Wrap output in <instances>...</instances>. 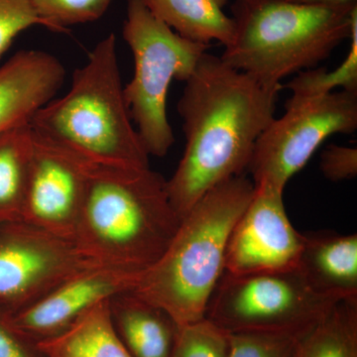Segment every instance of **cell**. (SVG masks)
I'll return each mask as SVG.
<instances>
[{"label": "cell", "mask_w": 357, "mask_h": 357, "mask_svg": "<svg viewBox=\"0 0 357 357\" xmlns=\"http://www.w3.org/2000/svg\"><path fill=\"white\" fill-rule=\"evenodd\" d=\"M185 83L177 107L184 154L167 181L181 218L213 188L248 170L256 141L275 117L281 89L268 88L208 52Z\"/></svg>", "instance_id": "6da1fadb"}, {"label": "cell", "mask_w": 357, "mask_h": 357, "mask_svg": "<svg viewBox=\"0 0 357 357\" xmlns=\"http://www.w3.org/2000/svg\"><path fill=\"white\" fill-rule=\"evenodd\" d=\"M181 220L167 181L150 167L91 163L74 243L98 264L143 273L165 252Z\"/></svg>", "instance_id": "7a4b0ae2"}, {"label": "cell", "mask_w": 357, "mask_h": 357, "mask_svg": "<svg viewBox=\"0 0 357 357\" xmlns=\"http://www.w3.org/2000/svg\"><path fill=\"white\" fill-rule=\"evenodd\" d=\"M255 183L237 176L213 188L182 218L172 241L130 292L168 312L180 326L204 319L225 273L229 234L252 198Z\"/></svg>", "instance_id": "3957f363"}, {"label": "cell", "mask_w": 357, "mask_h": 357, "mask_svg": "<svg viewBox=\"0 0 357 357\" xmlns=\"http://www.w3.org/2000/svg\"><path fill=\"white\" fill-rule=\"evenodd\" d=\"M123 88L112 33L74 73L68 93L33 115V131L93 164L148 168L149 154L133 126Z\"/></svg>", "instance_id": "277c9868"}, {"label": "cell", "mask_w": 357, "mask_h": 357, "mask_svg": "<svg viewBox=\"0 0 357 357\" xmlns=\"http://www.w3.org/2000/svg\"><path fill=\"white\" fill-rule=\"evenodd\" d=\"M234 34L220 58L268 88L317 67L351 36L357 3L309 6L286 0H236Z\"/></svg>", "instance_id": "5b68a950"}, {"label": "cell", "mask_w": 357, "mask_h": 357, "mask_svg": "<svg viewBox=\"0 0 357 357\" xmlns=\"http://www.w3.org/2000/svg\"><path fill=\"white\" fill-rule=\"evenodd\" d=\"M122 34L134 58V75L123 88L131 119L149 156H166L175 142L167 115V96L174 79L187 82L210 45L173 31L143 0H128Z\"/></svg>", "instance_id": "8992f818"}, {"label": "cell", "mask_w": 357, "mask_h": 357, "mask_svg": "<svg viewBox=\"0 0 357 357\" xmlns=\"http://www.w3.org/2000/svg\"><path fill=\"white\" fill-rule=\"evenodd\" d=\"M340 300L314 291L297 268L289 271L222 274L204 319L223 332L301 335Z\"/></svg>", "instance_id": "52a82bcc"}, {"label": "cell", "mask_w": 357, "mask_h": 357, "mask_svg": "<svg viewBox=\"0 0 357 357\" xmlns=\"http://www.w3.org/2000/svg\"><path fill=\"white\" fill-rule=\"evenodd\" d=\"M285 114L272 119L259 136L248 170L255 185L279 189L304 168L324 141L357 128V91H333L316 98L291 96Z\"/></svg>", "instance_id": "ba28073f"}, {"label": "cell", "mask_w": 357, "mask_h": 357, "mask_svg": "<svg viewBox=\"0 0 357 357\" xmlns=\"http://www.w3.org/2000/svg\"><path fill=\"white\" fill-rule=\"evenodd\" d=\"M96 265L73 241L26 222H0V311L13 316Z\"/></svg>", "instance_id": "9c48e42d"}, {"label": "cell", "mask_w": 357, "mask_h": 357, "mask_svg": "<svg viewBox=\"0 0 357 357\" xmlns=\"http://www.w3.org/2000/svg\"><path fill=\"white\" fill-rule=\"evenodd\" d=\"M283 192L268 183L255 185L252 198L230 232L225 272L273 273L297 268L304 234L289 220Z\"/></svg>", "instance_id": "30bf717a"}, {"label": "cell", "mask_w": 357, "mask_h": 357, "mask_svg": "<svg viewBox=\"0 0 357 357\" xmlns=\"http://www.w3.org/2000/svg\"><path fill=\"white\" fill-rule=\"evenodd\" d=\"M91 164L33 131L23 222L74 243Z\"/></svg>", "instance_id": "8fae6325"}, {"label": "cell", "mask_w": 357, "mask_h": 357, "mask_svg": "<svg viewBox=\"0 0 357 357\" xmlns=\"http://www.w3.org/2000/svg\"><path fill=\"white\" fill-rule=\"evenodd\" d=\"M140 275L124 268L96 265L67 279L11 319L37 342L48 340L103 301L132 290Z\"/></svg>", "instance_id": "7c38bea8"}, {"label": "cell", "mask_w": 357, "mask_h": 357, "mask_svg": "<svg viewBox=\"0 0 357 357\" xmlns=\"http://www.w3.org/2000/svg\"><path fill=\"white\" fill-rule=\"evenodd\" d=\"M65 76L62 63L43 51L18 52L0 66V134L31 121L55 98Z\"/></svg>", "instance_id": "4fadbf2b"}, {"label": "cell", "mask_w": 357, "mask_h": 357, "mask_svg": "<svg viewBox=\"0 0 357 357\" xmlns=\"http://www.w3.org/2000/svg\"><path fill=\"white\" fill-rule=\"evenodd\" d=\"M298 271L317 292L335 300L357 298V236L304 234Z\"/></svg>", "instance_id": "5bb4252c"}, {"label": "cell", "mask_w": 357, "mask_h": 357, "mask_svg": "<svg viewBox=\"0 0 357 357\" xmlns=\"http://www.w3.org/2000/svg\"><path fill=\"white\" fill-rule=\"evenodd\" d=\"M117 335L132 357H172L181 326L163 309L124 292L109 300Z\"/></svg>", "instance_id": "9a60e30c"}, {"label": "cell", "mask_w": 357, "mask_h": 357, "mask_svg": "<svg viewBox=\"0 0 357 357\" xmlns=\"http://www.w3.org/2000/svg\"><path fill=\"white\" fill-rule=\"evenodd\" d=\"M38 345L47 357H132L115 330L109 300L91 307L64 332Z\"/></svg>", "instance_id": "2e32d148"}, {"label": "cell", "mask_w": 357, "mask_h": 357, "mask_svg": "<svg viewBox=\"0 0 357 357\" xmlns=\"http://www.w3.org/2000/svg\"><path fill=\"white\" fill-rule=\"evenodd\" d=\"M148 9L183 38L227 46L234 34V21L225 13L229 0H143Z\"/></svg>", "instance_id": "e0dca14e"}, {"label": "cell", "mask_w": 357, "mask_h": 357, "mask_svg": "<svg viewBox=\"0 0 357 357\" xmlns=\"http://www.w3.org/2000/svg\"><path fill=\"white\" fill-rule=\"evenodd\" d=\"M32 139L30 122L0 134V222H23Z\"/></svg>", "instance_id": "ac0fdd59"}, {"label": "cell", "mask_w": 357, "mask_h": 357, "mask_svg": "<svg viewBox=\"0 0 357 357\" xmlns=\"http://www.w3.org/2000/svg\"><path fill=\"white\" fill-rule=\"evenodd\" d=\"M294 357H357V298L338 301L301 335Z\"/></svg>", "instance_id": "d6986e66"}, {"label": "cell", "mask_w": 357, "mask_h": 357, "mask_svg": "<svg viewBox=\"0 0 357 357\" xmlns=\"http://www.w3.org/2000/svg\"><path fill=\"white\" fill-rule=\"evenodd\" d=\"M351 47L344 62L335 70L319 68L303 70L286 88L292 91L293 98H307L326 96L337 88L344 91H357V16L352 22Z\"/></svg>", "instance_id": "ffe728a7"}, {"label": "cell", "mask_w": 357, "mask_h": 357, "mask_svg": "<svg viewBox=\"0 0 357 357\" xmlns=\"http://www.w3.org/2000/svg\"><path fill=\"white\" fill-rule=\"evenodd\" d=\"M114 0H30L33 8L54 31L100 20Z\"/></svg>", "instance_id": "44dd1931"}, {"label": "cell", "mask_w": 357, "mask_h": 357, "mask_svg": "<svg viewBox=\"0 0 357 357\" xmlns=\"http://www.w3.org/2000/svg\"><path fill=\"white\" fill-rule=\"evenodd\" d=\"M227 333L203 319L181 326L172 357H227Z\"/></svg>", "instance_id": "7402d4cb"}, {"label": "cell", "mask_w": 357, "mask_h": 357, "mask_svg": "<svg viewBox=\"0 0 357 357\" xmlns=\"http://www.w3.org/2000/svg\"><path fill=\"white\" fill-rule=\"evenodd\" d=\"M299 337L276 333H227V357H294Z\"/></svg>", "instance_id": "603a6c76"}, {"label": "cell", "mask_w": 357, "mask_h": 357, "mask_svg": "<svg viewBox=\"0 0 357 357\" xmlns=\"http://www.w3.org/2000/svg\"><path fill=\"white\" fill-rule=\"evenodd\" d=\"M35 25L46 27L30 0H0V60L16 37Z\"/></svg>", "instance_id": "cb8c5ba5"}, {"label": "cell", "mask_w": 357, "mask_h": 357, "mask_svg": "<svg viewBox=\"0 0 357 357\" xmlns=\"http://www.w3.org/2000/svg\"><path fill=\"white\" fill-rule=\"evenodd\" d=\"M0 357H47L38 342L14 325L10 314L0 311Z\"/></svg>", "instance_id": "d4e9b609"}, {"label": "cell", "mask_w": 357, "mask_h": 357, "mask_svg": "<svg viewBox=\"0 0 357 357\" xmlns=\"http://www.w3.org/2000/svg\"><path fill=\"white\" fill-rule=\"evenodd\" d=\"M321 173L333 182L349 180L357 175V148L331 144L321 155Z\"/></svg>", "instance_id": "484cf974"}, {"label": "cell", "mask_w": 357, "mask_h": 357, "mask_svg": "<svg viewBox=\"0 0 357 357\" xmlns=\"http://www.w3.org/2000/svg\"><path fill=\"white\" fill-rule=\"evenodd\" d=\"M286 1L309 4V6H347V4L357 3V0H286Z\"/></svg>", "instance_id": "4316f807"}]
</instances>
